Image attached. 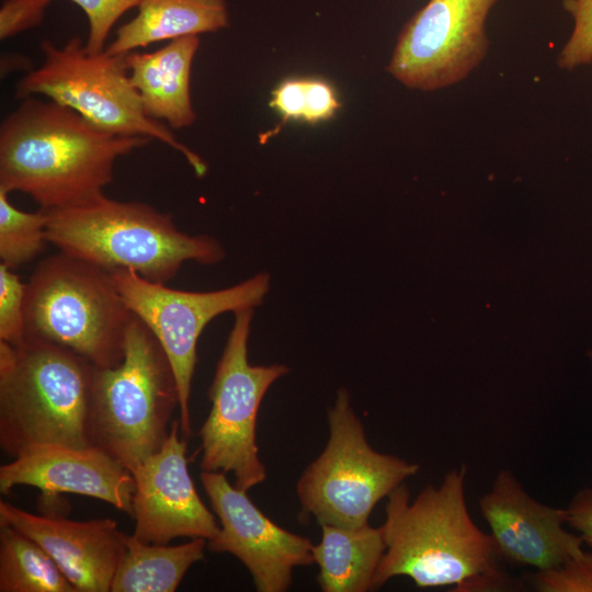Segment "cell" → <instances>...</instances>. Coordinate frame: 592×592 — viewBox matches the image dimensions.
Returning a JSON list of instances; mask_svg holds the SVG:
<instances>
[{
    "mask_svg": "<svg viewBox=\"0 0 592 592\" xmlns=\"http://www.w3.org/2000/svg\"><path fill=\"white\" fill-rule=\"evenodd\" d=\"M467 466L447 471L410 500L405 483L387 497L382 525L386 550L373 591L405 576L418 588L456 587L454 591H494L511 587L490 534L473 521L466 501Z\"/></svg>",
    "mask_w": 592,
    "mask_h": 592,
    "instance_id": "1",
    "label": "cell"
},
{
    "mask_svg": "<svg viewBox=\"0 0 592 592\" xmlns=\"http://www.w3.org/2000/svg\"><path fill=\"white\" fill-rule=\"evenodd\" d=\"M103 130L78 112L32 96L0 128V187L31 196L42 209L92 200L112 182L116 160L150 143Z\"/></svg>",
    "mask_w": 592,
    "mask_h": 592,
    "instance_id": "2",
    "label": "cell"
},
{
    "mask_svg": "<svg viewBox=\"0 0 592 592\" xmlns=\"http://www.w3.org/2000/svg\"><path fill=\"white\" fill-rule=\"evenodd\" d=\"M44 210L49 243L110 272L129 269L146 280L167 284L187 261L209 265L225 258L215 238L181 231L172 215L146 203L101 194L84 203Z\"/></svg>",
    "mask_w": 592,
    "mask_h": 592,
    "instance_id": "3",
    "label": "cell"
},
{
    "mask_svg": "<svg viewBox=\"0 0 592 592\" xmlns=\"http://www.w3.org/2000/svg\"><path fill=\"white\" fill-rule=\"evenodd\" d=\"M94 365L37 338L0 341V446L9 456L45 445L89 447Z\"/></svg>",
    "mask_w": 592,
    "mask_h": 592,
    "instance_id": "4",
    "label": "cell"
},
{
    "mask_svg": "<svg viewBox=\"0 0 592 592\" xmlns=\"http://www.w3.org/2000/svg\"><path fill=\"white\" fill-rule=\"evenodd\" d=\"M179 407L170 362L149 328L136 316L123 361L93 369L89 439L130 473L167 441Z\"/></svg>",
    "mask_w": 592,
    "mask_h": 592,
    "instance_id": "5",
    "label": "cell"
},
{
    "mask_svg": "<svg viewBox=\"0 0 592 592\" xmlns=\"http://www.w3.org/2000/svg\"><path fill=\"white\" fill-rule=\"evenodd\" d=\"M24 314L25 338L65 346L98 367L123 361L135 318L110 271L60 251L35 266Z\"/></svg>",
    "mask_w": 592,
    "mask_h": 592,
    "instance_id": "6",
    "label": "cell"
},
{
    "mask_svg": "<svg viewBox=\"0 0 592 592\" xmlns=\"http://www.w3.org/2000/svg\"><path fill=\"white\" fill-rule=\"evenodd\" d=\"M41 48L44 62L19 81L18 98L44 94L103 130L159 140L179 151L198 177L206 174L202 158L167 125L146 114L130 80L126 54L111 55L105 49L89 54L78 36L64 47L43 41Z\"/></svg>",
    "mask_w": 592,
    "mask_h": 592,
    "instance_id": "7",
    "label": "cell"
},
{
    "mask_svg": "<svg viewBox=\"0 0 592 592\" xmlns=\"http://www.w3.org/2000/svg\"><path fill=\"white\" fill-rule=\"evenodd\" d=\"M328 424L325 449L297 481L303 513L314 515L320 525H365L375 505L417 475L420 465L369 445L344 388L328 411Z\"/></svg>",
    "mask_w": 592,
    "mask_h": 592,
    "instance_id": "8",
    "label": "cell"
},
{
    "mask_svg": "<svg viewBox=\"0 0 592 592\" xmlns=\"http://www.w3.org/2000/svg\"><path fill=\"white\" fill-rule=\"evenodd\" d=\"M252 318L253 309L235 312L234 327L208 389L212 408L198 433L202 470L231 473L235 486L243 491L266 478L255 442L258 412L271 385L289 371L283 364L249 363Z\"/></svg>",
    "mask_w": 592,
    "mask_h": 592,
    "instance_id": "9",
    "label": "cell"
},
{
    "mask_svg": "<svg viewBox=\"0 0 592 592\" xmlns=\"http://www.w3.org/2000/svg\"><path fill=\"white\" fill-rule=\"evenodd\" d=\"M111 274L127 307L153 333L170 362L179 392L181 434L189 439L198 338L215 317L261 305L270 288V275L258 273L217 291L186 292L146 280L129 269H116Z\"/></svg>",
    "mask_w": 592,
    "mask_h": 592,
    "instance_id": "10",
    "label": "cell"
},
{
    "mask_svg": "<svg viewBox=\"0 0 592 592\" xmlns=\"http://www.w3.org/2000/svg\"><path fill=\"white\" fill-rule=\"evenodd\" d=\"M498 0H430L402 29L388 71L411 89L465 79L485 58V23Z\"/></svg>",
    "mask_w": 592,
    "mask_h": 592,
    "instance_id": "11",
    "label": "cell"
},
{
    "mask_svg": "<svg viewBox=\"0 0 592 592\" xmlns=\"http://www.w3.org/2000/svg\"><path fill=\"white\" fill-rule=\"evenodd\" d=\"M201 482L218 516L220 530L207 540L212 553L236 556L249 570L259 592H284L293 569L314 562L309 538L291 533L267 517L224 473H201Z\"/></svg>",
    "mask_w": 592,
    "mask_h": 592,
    "instance_id": "12",
    "label": "cell"
},
{
    "mask_svg": "<svg viewBox=\"0 0 592 592\" xmlns=\"http://www.w3.org/2000/svg\"><path fill=\"white\" fill-rule=\"evenodd\" d=\"M180 434L175 419L164 444L132 471L133 535L144 543L169 544L179 537L208 540L220 530L194 487L186 441Z\"/></svg>",
    "mask_w": 592,
    "mask_h": 592,
    "instance_id": "13",
    "label": "cell"
},
{
    "mask_svg": "<svg viewBox=\"0 0 592 592\" xmlns=\"http://www.w3.org/2000/svg\"><path fill=\"white\" fill-rule=\"evenodd\" d=\"M479 511L502 560L536 570L558 567L581 557L583 540L565 530L567 509L538 502L509 469H501Z\"/></svg>",
    "mask_w": 592,
    "mask_h": 592,
    "instance_id": "14",
    "label": "cell"
},
{
    "mask_svg": "<svg viewBox=\"0 0 592 592\" xmlns=\"http://www.w3.org/2000/svg\"><path fill=\"white\" fill-rule=\"evenodd\" d=\"M0 521L35 540L78 592L111 591L125 551V533L112 519L79 522L36 515L0 501Z\"/></svg>",
    "mask_w": 592,
    "mask_h": 592,
    "instance_id": "15",
    "label": "cell"
},
{
    "mask_svg": "<svg viewBox=\"0 0 592 592\" xmlns=\"http://www.w3.org/2000/svg\"><path fill=\"white\" fill-rule=\"evenodd\" d=\"M19 485L46 494L76 493L105 501L133 515L135 479L121 463L96 447L45 445L0 467V492Z\"/></svg>",
    "mask_w": 592,
    "mask_h": 592,
    "instance_id": "16",
    "label": "cell"
},
{
    "mask_svg": "<svg viewBox=\"0 0 592 592\" xmlns=\"http://www.w3.org/2000/svg\"><path fill=\"white\" fill-rule=\"evenodd\" d=\"M198 46L197 35H190L172 39L152 53L126 54L132 83L149 117L166 121L172 128L193 124L196 115L190 79Z\"/></svg>",
    "mask_w": 592,
    "mask_h": 592,
    "instance_id": "17",
    "label": "cell"
},
{
    "mask_svg": "<svg viewBox=\"0 0 592 592\" xmlns=\"http://www.w3.org/2000/svg\"><path fill=\"white\" fill-rule=\"evenodd\" d=\"M320 526L321 539L312 546V556L319 567L321 591H373L374 576L386 550L382 526Z\"/></svg>",
    "mask_w": 592,
    "mask_h": 592,
    "instance_id": "18",
    "label": "cell"
},
{
    "mask_svg": "<svg viewBox=\"0 0 592 592\" xmlns=\"http://www.w3.org/2000/svg\"><path fill=\"white\" fill-rule=\"evenodd\" d=\"M227 25L225 0H141L137 15L117 30L105 50L127 54L151 43L216 32Z\"/></svg>",
    "mask_w": 592,
    "mask_h": 592,
    "instance_id": "19",
    "label": "cell"
},
{
    "mask_svg": "<svg viewBox=\"0 0 592 592\" xmlns=\"http://www.w3.org/2000/svg\"><path fill=\"white\" fill-rule=\"evenodd\" d=\"M124 556L114 574L111 592H173L192 565L204 559L205 538L189 543H144L124 535Z\"/></svg>",
    "mask_w": 592,
    "mask_h": 592,
    "instance_id": "20",
    "label": "cell"
},
{
    "mask_svg": "<svg viewBox=\"0 0 592 592\" xmlns=\"http://www.w3.org/2000/svg\"><path fill=\"white\" fill-rule=\"evenodd\" d=\"M0 592H78L32 538L0 521Z\"/></svg>",
    "mask_w": 592,
    "mask_h": 592,
    "instance_id": "21",
    "label": "cell"
},
{
    "mask_svg": "<svg viewBox=\"0 0 592 592\" xmlns=\"http://www.w3.org/2000/svg\"><path fill=\"white\" fill-rule=\"evenodd\" d=\"M0 187V263L11 270L27 264L42 254L48 242L46 212L18 209Z\"/></svg>",
    "mask_w": 592,
    "mask_h": 592,
    "instance_id": "22",
    "label": "cell"
},
{
    "mask_svg": "<svg viewBox=\"0 0 592 592\" xmlns=\"http://www.w3.org/2000/svg\"><path fill=\"white\" fill-rule=\"evenodd\" d=\"M270 106L284 121L315 124L331 118L340 107L334 88L320 78H288L272 91Z\"/></svg>",
    "mask_w": 592,
    "mask_h": 592,
    "instance_id": "23",
    "label": "cell"
},
{
    "mask_svg": "<svg viewBox=\"0 0 592 592\" xmlns=\"http://www.w3.org/2000/svg\"><path fill=\"white\" fill-rule=\"evenodd\" d=\"M26 283L0 263V341L18 345L25 340Z\"/></svg>",
    "mask_w": 592,
    "mask_h": 592,
    "instance_id": "24",
    "label": "cell"
},
{
    "mask_svg": "<svg viewBox=\"0 0 592 592\" xmlns=\"http://www.w3.org/2000/svg\"><path fill=\"white\" fill-rule=\"evenodd\" d=\"M530 582L539 592H592V554L584 553L551 569L536 570Z\"/></svg>",
    "mask_w": 592,
    "mask_h": 592,
    "instance_id": "25",
    "label": "cell"
},
{
    "mask_svg": "<svg viewBox=\"0 0 592 592\" xmlns=\"http://www.w3.org/2000/svg\"><path fill=\"white\" fill-rule=\"evenodd\" d=\"M87 14L89 36L84 48L89 54L104 50V44L116 21L141 0H71Z\"/></svg>",
    "mask_w": 592,
    "mask_h": 592,
    "instance_id": "26",
    "label": "cell"
},
{
    "mask_svg": "<svg viewBox=\"0 0 592 592\" xmlns=\"http://www.w3.org/2000/svg\"><path fill=\"white\" fill-rule=\"evenodd\" d=\"M53 0H4L0 10V37L5 39L38 25Z\"/></svg>",
    "mask_w": 592,
    "mask_h": 592,
    "instance_id": "27",
    "label": "cell"
},
{
    "mask_svg": "<svg viewBox=\"0 0 592 592\" xmlns=\"http://www.w3.org/2000/svg\"><path fill=\"white\" fill-rule=\"evenodd\" d=\"M567 524L581 536L583 544L592 547V489L576 493L567 508Z\"/></svg>",
    "mask_w": 592,
    "mask_h": 592,
    "instance_id": "28",
    "label": "cell"
},
{
    "mask_svg": "<svg viewBox=\"0 0 592 592\" xmlns=\"http://www.w3.org/2000/svg\"><path fill=\"white\" fill-rule=\"evenodd\" d=\"M589 356L592 360V351L589 352Z\"/></svg>",
    "mask_w": 592,
    "mask_h": 592,
    "instance_id": "29",
    "label": "cell"
}]
</instances>
